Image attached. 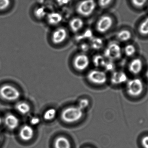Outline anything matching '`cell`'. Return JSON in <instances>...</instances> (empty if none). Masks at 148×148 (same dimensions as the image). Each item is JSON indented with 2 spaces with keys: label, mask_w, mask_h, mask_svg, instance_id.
<instances>
[{
  "label": "cell",
  "mask_w": 148,
  "mask_h": 148,
  "mask_svg": "<svg viewBox=\"0 0 148 148\" xmlns=\"http://www.w3.org/2000/svg\"><path fill=\"white\" fill-rule=\"evenodd\" d=\"M81 48L84 50V51H85V50H88L89 47V46H88V44L84 43V44H82L81 46Z\"/></svg>",
  "instance_id": "cell-32"
},
{
  "label": "cell",
  "mask_w": 148,
  "mask_h": 148,
  "mask_svg": "<svg viewBox=\"0 0 148 148\" xmlns=\"http://www.w3.org/2000/svg\"><path fill=\"white\" fill-rule=\"evenodd\" d=\"M143 64L142 61L139 58H136L132 60L130 63L129 70L131 74H140L143 69Z\"/></svg>",
  "instance_id": "cell-12"
},
{
  "label": "cell",
  "mask_w": 148,
  "mask_h": 148,
  "mask_svg": "<svg viewBox=\"0 0 148 148\" xmlns=\"http://www.w3.org/2000/svg\"><path fill=\"white\" fill-rule=\"evenodd\" d=\"M10 0H0V10H4L10 5Z\"/></svg>",
  "instance_id": "cell-26"
},
{
  "label": "cell",
  "mask_w": 148,
  "mask_h": 148,
  "mask_svg": "<svg viewBox=\"0 0 148 148\" xmlns=\"http://www.w3.org/2000/svg\"><path fill=\"white\" fill-rule=\"evenodd\" d=\"M144 90V85L141 80L135 78L130 80L127 83V91L128 94L133 97L140 95Z\"/></svg>",
  "instance_id": "cell-3"
},
{
  "label": "cell",
  "mask_w": 148,
  "mask_h": 148,
  "mask_svg": "<svg viewBox=\"0 0 148 148\" xmlns=\"http://www.w3.org/2000/svg\"><path fill=\"white\" fill-rule=\"evenodd\" d=\"M83 116V111L76 107H70L65 109L61 114L62 120L69 123H74L80 120Z\"/></svg>",
  "instance_id": "cell-1"
},
{
  "label": "cell",
  "mask_w": 148,
  "mask_h": 148,
  "mask_svg": "<svg viewBox=\"0 0 148 148\" xmlns=\"http://www.w3.org/2000/svg\"><path fill=\"white\" fill-rule=\"evenodd\" d=\"M16 109L20 114L23 115L27 114L31 110L30 105L25 102H21L17 103Z\"/></svg>",
  "instance_id": "cell-18"
},
{
  "label": "cell",
  "mask_w": 148,
  "mask_h": 148,
  "mask_svg": "<svg viewBox=\"0 0 148 148\" xmlns=\"http://www.w3.org/2000/svg\"><path fill=\"white\" fill-rule=\"evenodd\" d=\"M96 8L95 0H83L77 7V13L84 17H88L92 14Z\"/></svg>",
  "instance_id": "cell-4"
},
{
  "label": "cell",
  "mask_w": 148,
  "mask_h": 148,
  "mask_svg": "<svg viewBox=\"0 0 148 148\" xmlns=\"http://www.w3.org/2000/svg\"><path fill=\"white\" fill-rule=\"evenodd\" d=\"M146 77H147V78L148 79V70L146 72Z\"/></svg>",
  "instance_id": "cell-34"
},
{
  "label": "cell",
  "mask_w": 148,
  "mask_h": 148,
  "mask_svg": "<svg viewBox=\"0 0 148 148\" xmlns=\"http://www.w3.org/2000/svg\"><path fill=\"white\" fill-rule=\"evenodd\" d=\"M19 136L22 140L24 141H29L33 139L34 135V129L28 125H25L23 126L19 133Z\"/></svg>",
  "instance_id": "cell-10"
},
{
  "label": "cell",
  "mask_w": 148,
  "mask_h": 148,
  "mask_svg": "<svg viewBox=\"0 0 148 148\" xmlns=\"http://www.w3.org/2000/svg\"><path fill=\"white\" fill-rule=\"evenodd\" d=\"M56 116V110L54 108H50L44 113L43 118L47 121H51L55 119Z\"/></svg>",
  "instance_id": "cell-22"
},
{
  "label": "cell",
  "mask_w": 148,
  "mask_h": 148,
  "mask_svg": "<svg viewBox=\"0 0 148 148\" xmlns=\"http://www.w3.org/2000/svg\"><path fill=\"white\" fill-rule=\"evenodd\" d=\"M30 124L32 125H37L40 123V118L37 117H34L30 120Z\"/></svg>",
  "instance_id": "cell-31"
},
{
  "label": "cell",
  "mask_w": 148,
  "mask_h": 148,
  "mask_svg": "<svg viewBox=\"0 0 148 148\" xmlns=\"http://www.w3.org/2000/svg\"><path fill=\"white\" fill-rule=\"evenodd\" d=\"M136 49L133 44L129 43L125 45L123 48V52L128 57H131L134 55L136 53Z\"/></svg>",
  "instance_id": "cell-20"
},
{
  "label": "cell",
  "mask_w": 148,
  "mask_h": 148,
  "mask_svg": "<svg viewBox=\"0 0 148 148\" xmlns=\"http://www.w3.org/2000/svg\"><path fill=\"white\" fill-rule=\"evenodd\" d=\"M1 134H0V144H1Z\"/></svg>",
  "instance_id": "cell-35"
},
{
  "label": "cell",
  "mask_w": 148,
  "mask_h": 148,
  "mask_svg": "<svg viewBox=\"0 0 148 148\" xmlns=\"http://www.w3.org/2000/svg\"><path fill=\"white\" fill-rule=\"evenodd\" d=\"M138 30V32L141 35L143 36L148 35V16L141 22Z\"/></svg>",
  "instance_id": "cell-19"
},
{
  "label": "cell",
  "mask_w": 148,
  "mask_h": 148,
  "mask_svg": "<svg viewBox=\"0 0 148 148\" xmlns=\"http://www.w3.org/2000/svg\"><path fill=\"white\" fill-rule=\"evenodd\" d=\"M3 121L6 127L10 130L16 129L19 126L20 123L18 117L12 114H8L6 115Z\"/></svg>",
  "instance_id": "cell-9"
},
{
  "label": "cell",
  "mask_w": 148,
  "mask_h": 148,
  "mask_svg": "<svg viewBox=\"0 0 148 148\" xmlns=\"http://www.w3.org/2000/svg\"><path fill=\"white\" fill-rule=\"evenodd\" d=\"M89 58L88 56L84 54H79L74 58V67L76 69L79 71L85 70L89 67Z\"/></svg>",
  "instance_id": "cell-8"
},
{
  "label": "cell",
  "mask_w": 148,
  "mask_h": 148,
  "mask_svg": "<svg viewBox=\"0 0 148 148\" xmlns=\"http://www.w3.org/2000/svg\"><path fill=\"white\" fill-rule=\"evenodd\" d=\"M95 63L97 65V66H103L105 64V61L104 59L102 56H101L98 55L97 56L95 59Z\"/></svg>",
  "instance_id": "cell-28"
},
{
  "label": "cell",
  "mask_w": 148,
  "mask_h": 148,
  "mask_svg": "<svg viewBox=\"0 0 148 148\" xmlns=\"http://www.w3.org/2000/svg\"><path fill=\"white\" fill-rule=\"evenodd\" d=\"M57 4L60 6H63L67 5L71 1V0H56Z\"/></svg>",
  "instance_id": "cell-30"
},
{
  "label": "cell",
  "mask_w": 148,
  "mask_h": 148,
  "mask_svg": "<svg viewBox=\"0 0 148 148\" xmlns=\"http://www.w3.org/2000/svg\"><path fill=\"white\" fill-rule=\"evenodd\" d=\"M34 14L36 18L42 19L47 15V12L46 8L43 6H40L36 8L35 10Z\"/></svg>",
  "instance_id": "cell-21"
},
{
  "label": "cell",
  "mask_w": 148,
  "mask_h": 148,
  "mask_svg": "<svg viewBox=\"0 0 148 148\" xmlns=\"http://www.w3.org/2000/svg\"><path fill=\"white\" fill-rule=\"evenodd\" d=\"M122 51L121 47L118 43L112 42L106 48L104 55L110 61L118 60L121 56Z\"/></svg>",
  "instance_id": "cell-5"
},
{
  "label": "cell",
  "mask_w": 148,
  "mask_h": 148,
  "mask_svg": "<svg viewBox=\"0 0 148 148\" xmlns=\"http://www.w3.org/2000/svg\"><path fill=\"white\" fill-rule=\"evenodd\" d=\"M3 122V120L2 119L1 117V116H0V126H1V125L2 123Z\"/></svg>",
  "instance_id": "cell-33"
},
{
  "label": "cell",
  "mask_w": 148,
  "mask_h": 148,
  "mask_svg": "<svg viewBox=\"0 0 148 148\" xmlns=\"http://www.w3.org/2000/svg\"><path fill=\"white\" fill-rule=\"evenodd\" d=\"M141 144L144 148H148V136H144L141 140Z\"/></svg>",
  "instance_id": "cell-29"
},
{
  "label": "cell",
  "mask_w": 148,
  "mask_h": 148,
  "mask_svg": "<svg viewBox=\"0 0 148 148\" xmlns=\"http://www.w3.org/2000/svg\"><path fill=\"white\" fill-rule=\"evenodd\" d=\"M69 25L71 30L76 33L82 28L84 25V22L81 18L75 17L70 21Z\"/></svg>",
  "instance_id": "cell-16"
},
{
  "label": "cell",
  "mask_w": 148,
  "mask_h": 148,
  "mask_svg": "<svg viewBox=\"0 0 148 148\" xmlns=\"http://www.w3.org/2000/svg\"><path fill=\"white\" fill-rule=\"evenodd\" d=\"M21 96L20 91L10 84H5L0 87V97L8 101H17Z\"/></svg>",
  "instance_id": "cell-2"
},
{
  "label": "cell",
  "mask_w": 148,
  "mask_h": 148,
  "mask_svg": "<svg viewBox=\"0 0 148 148\" xmlns=\"http://www.w3.org/2000/svg\"><path fill=\"white\" fill-rule=\"evenodd\" d=\"M113 0H98V4L101 8L108 7L111 4Z\"/></svg>",
  "instance_id": "cell-27"
},
{
  "label": "cell",
  "mask_w": 148,
  "mask_h": 148,
  "mask_svg": "<svg viewBox=\"0 0 148 148\" xmlns=\"http://www.w3.org/2000/svg\"><path fill=\"white\" fill-rule=\"evenodd\" d=\"M67 32L63 28H59L53 32L52 39L55 44H59L62 43L66 39Z\"/></svg>",
  "instance_id": "cell-11"
},
{
  "label": "cell",
  "mask_w": 148,
  "mask_h": 148,
  "mask_svg": "<svg viewBox=\"0 0 148 148\" xmlns=\"http://www.w3.org/2000/svg\"><path fill=\"white\" fill-rule=\"evenodd\" d=\"M102 40L100 38H95L91 41V46L92 48L95 49H99L103 46Z\"/></svg>",
  "instance_id": "cell-24"
},
{
  "label": "cell",
  "mask_w": 148,
  "mask_h": 148,
  "mask_svg": "<svg viewBox=\"0 0 148 148\" xmlns=\"http://www.w3.org/2000/svg\"><path fill=\"white\" fill-rule=\"evenodd\" d=\"M114 21L111 17L103 15L98 19L96 24V29L101 33H105L112 28Z\"/></svg>",
  "instance_id": "cell-7"
},
{
  "label": "cell",
  "mask_w": 148,
  "mask_h": 148,
  "mask_svg": "<svg viewBox=\"0 0 148 148\" xmlns=\"http://www.w3.org/2000/svg\"><path fill=\"white\" fill-rule=\"evenodd\" d=\"M54 147L55 148H71V145L67 138L64 136H60L56 140Z\"/></svg>",
  "instance_id": "cell-17"
},
{
  "label": "cell",
  "mask_w": 148,
  "mask_h": 148,
  "mask_svg": "<svg viewBox=\"0 0 148 148\" xmlns=\"http://www.w3.org/2000/svg\"><path fill=\"white\" fill-rule=\"evenodd\" d=\"M134 7L137 8H141L147 4L148 0H130Z\"/></svg>",
  "instance_id": "cell-23"
},
{
  "label": "cell",
  "mask_w": 148,
  "mask_h": 148,
  "mask_svg": "<svg viewBox=\"0 0 148 148\" xmlns=\"http://www.w3.org/2000/svg\"><path fill=\"white\" fill-rule=\"evenodd\" d=\"M48 22L52 25H56L60 23L62 21L63 17L60 13L53 12L47 15Z\"/></svg>",
  "instance_id": "cell-15"
},
{
  "label": "cell",
  "mask_w": 148,
  "mask_h": 148,
  "mask_svg": "<svg viewBox=\"0 0 148 148\" xmlns=\"http://www.w3.org/2000/svg\"><path fill=\"white\" fill-rule=\"evenodd\" d=\"M87 77L90 82L97 85L104 84L108 79L107 75L105 72L97 70L90 71Z\"/></svg>",
  "instance_id": "cell-6"
},
{
  "label": "cell",
  "mask_w": 148,
  "mask_h": 148,
  "mask_svg": "<svg viewBox=\"0 0 148 148\" xmlns=\"http://www.w3.org/2000/svg\"><path fill=\"white\" fill-rule=\"evenodd\" d=\"M128 77L126 73L123 71H116L113 73L111 81L113 84L120 85L123 84L127 81Z\"/></svg>",
  "instance_id": "cell-13"
},
{
  "label": "cell",
  "mask_w": 148,
  "mask_h": 148,
  "mask_svg": "<svg viewBox=\"0 0 148 148\" xmlns=\"http://www.w3.org/2000/svg\"><path fill=\"white\" fill-rule=\"evenodd\" d=\"M132 33L128 29H122L119 30L116 35V38L119 41L123 43L127 42L132 38Z\"/></svg>",
  "instance_id": "cell-14"
},
{
  "label": "cell",
  "mask_w": 148,
  "mask_h": 148,
  "mask_svg": "<svg viewBox=\"0 0 148 148\" xmlns=\"http://www.w3.org/2000/svg\"><path fill=\"white\" fill-rule=\"evenodd\" d=\"M89 105V101L87 99H83L80 100L78 103L77 107L83 111L84 109L87 108Z\"/></svg>",
  "instance_id": "cell-25"
},
{
  "label": "cell",
  "mask_w": 148,
  "mask_h": 148,
  "mask_svg": "<svg viewBox=\"0 0 148 148\" xmlns=\"http://www.w3.org/2000/svg\"></svg>",
  "instance_id": "cell-36"
}]
</instances>
